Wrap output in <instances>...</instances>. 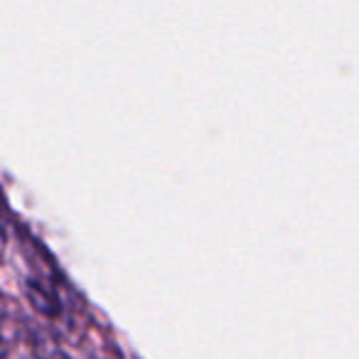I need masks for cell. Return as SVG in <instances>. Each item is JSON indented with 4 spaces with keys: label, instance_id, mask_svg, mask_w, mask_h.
Masks as SVG:
<instances>
[{
    "label": "cell",
    "instance_id": "obj_1",
    "mask_svg": "<svg viewBox=\"0 0 359 359\" xmlns=\"http://www.w3.org/2000/svg\"><path fill=\"white\" fill-rule=\"evenodd\" d=\"M0 334H3V327H0Z\"/></svg>",
    "mask_w": 359,
    "mask_h": 359
}]
</instances>
